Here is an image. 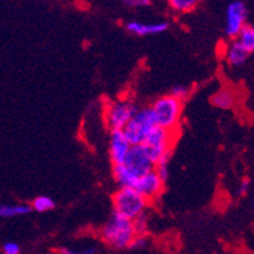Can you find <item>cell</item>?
Returning <instances> with one entry per match:
<instances>
[{"instance_id": "obj_16", "label": "cell", "mask_w": 254, "mask_h": 254, "mask_svg": "<svg viewBox=\"0 0 254 254\" xmlns=\"http://www.w3.org/2000/svg\"><path fill=\"white\" fill-rule=\"evenodd\" d=\"M238 40L251 54L254 52V27L252 25H245L238 35Z\"/></svg>"}, {"instance_id": "obj_6", "label": "cell", "mask_w": 254, "mask_h": 254, "mask_svg": "<svg viewBox=\"0 0 254 254\" xmlns=\"http://www.w3.org/2000/svg\"><path fill=\"white\" fill-rule=\"evenodd\" d=\"M139 111L132 103L128 101H113L105 107V122L111 130H124L130 120Z\"/></svg>"}, {"instance_id": "obj_8", "label": "cell", "mask_w": 254, "mask_h": 254, "mask_svg": "<svg viewBox=\"0 0 254 254\" xmlns=\"http://www.w3.org/2000/svg\"><path fill=\"white\" fill-rule=\"evenodd\" d=\"M128 169H130L132 173L137 175V177H143V175L151 173L152 170H154V161L152 160L148 153L145 152V149L143 148L141 144L139 145H132L127 154L126 160L124 162Z\"/></svg>"}, {"instance_id": "obj_9", "label": "cell", "mask_w": 254, "mask_h": 254, "mask_svg": "<svg viewBox=\"0 0 254 254\" xmlns=\"http://www.w3.org/2000/svg\"><path fill=\"white\" fill-rule=\"evenodd\" d=\"M132 144L126 136L124 130H111V143H109V156L112 165L124 164Z\"/></svg>"}, {"instance_id": "obj_1", "label": "cell", "mask_w": 254, "mask_h": 254, "mask_svg": "<svg viewBox=\"0 0 254 254\" xmlns=\"http://www.w3.org/2000/svg\"><path fill=\"white\" fill-rule=\"evenodd\" d=\"M100 235L104 243L114 251L128 249V245L135 236L132 219L114 210L109 221L101 230Z\"/></svg>"}, {"instance_id": "obj_15", "label": "cell", "mask_w": 254, "mask_h": 254, "mask_svg": "<svg viewBox=\"0 0 254 254\" xmlns=\"http://www.w3.org/2000/svg\"><path fill=\"white\" fill-rule=\"evenodd\" d=\"M33 210L31 205H1L0 206V217L14 218L29 214Z\"/></svg>"}, {"instance_id": "obj_10", "label": "cell", "mask_w": 254, "mask_h": 254, "mask_svg": "<svg viewBox=\"0 0 254 254\" xmlns=\"http://www.w3.org/2000/svg\"><path fill=\"white\" fill-rule=\"evenodd\" d=\"M164 184L165 181L158 175V173L156 170H152L151 173L143 175V177L139 179L137 184L135 186L139 192H140L143 196L148 198L149 201L156 200V198L162 193L164 190Z\"/></svg>"}, {"instance_id": "obj_3", "label": "cell", "mask_w": 254, "mask_h": 254, "mask_svg": "<svg viewBox=\"0 0 254 254\" xmlns=\"http://www.w3.org/2000/svg\"><path fill=\"white\" fill-rule=\"evenodd\" d=\"M152 109L158 126L165 127L167 130H177L178 125L181 122L183 101L173 95H165L154 101Z\"/></svg>"}, {"instance_id": "obj_23", "label": "cell", "mask_w": 254, "mask_h": 254, "mask_svg": "<svg viewBox=\"0 0 254 254\" xmlns=\"http://www.w3.org/2000/svg\"><path fill=\"white\" fill-rule=\"evenodd\" d=\"M1 251L4 254H18L20 253V247L13 241H7L1 248Z\"/></svg>"}, {"instance_id": "obj_5", "label": "cell", "mask_w": 254, "mask_h": 254, "mask_svg": "<svg viewBox=\"0 0 254 254\" xmlns=\"http://www.w3.org/2000/svg\"><path fill=\"white\" fill-rule=\"evenodd\" d=\"M175 135H177L175 130H167L165 127H161L157 125L152 128L151 132L144 139L141 145L148 153V156L154 161V164L157 162L158 158L162 154L170 151Z\"/></svg>"}, {"instance_id": "obj_13", "label": "cell", "mask_w": 254, "mask_h": 254, "mask_svg": "<svg viewBox=\"0 0 254 254\" xmlns=\"http://www.w3.org/2000/svg\"><path fill=\"white\" fill-rule=\"evenodd\" d=\"M249 54L251 52L236 39L227 47V51H226V60H227V63L230 64L231 66H241L243 64H245Z\"/></svg>"}, {"instance_id": "obj_20", "label": "cell", "mask_w": 254, "mask_h": 254, "mask_svg": "<svg viewBox=\"0 0 254 254\" xmlns=\"http://www.w3.org/2000/svg\"><path fill=\"white\" fill-rule=\"evenodd\" d=\"M132 224H134L135 235H145L148 234V217L147 213L144 211L140 215H137L136 218L132 219Z\"/></svg>"}, {"instance_id": "obj_2", "label": "cell", "mask_w": 254, "mask_h": 254, "mask_svg": "<svg viewBox=\"0 0 254 254\" xmlns=\"http://www.w3.org/2000/svg\"><path fill=\"white\" fill-rule=\"evenodd\" d=\"M112 200L114 210L130 219L144 213L149 205V200L134 187H120L114 192Z\"/></svg>"}, {"instance_id": "obj_18", "label": "cell", "mask_w": 254, "mask_h": 254, "mask_svg": "<svg viewBox=\"0 0 254 254\" xmlns=\"http://www.w3.org/2000/svg\"><path fill=\"white\" fill-rule=\"evenodd\" d=\"M31 206H33V210L38 213H46V211L54 210L56 205H55V201L48 196H39L33 201Z\"/></svg>"}, {"instance_id": "obj_27", "label": "cell", "mask_w": 254, "mask_h": 254, "mask_svg": "<svg viewBox=\"0 0 254 254\" xmlns=\"http://www.w3.org/2000/svg\"><path fill=\"white\" fill-rule=\"evenodd\" d=\"M95 251H96V248H90V249H86L83 253L84 254H92V253H95Z\"/></svg>"}, {"instance_id": "obj_4", "label": "cell", "mask_w": 254, "mask_h": 254, "mask_svg": "<svg viewBox=\"0 0 254 254\" xmlns=\"http://www.w3.org/2000/svg\"><path fill=\"white\" fill-rule=\"evenodd\" d=\"M154 126H157V122H156L152 107L143 108L131 118L124 131L132 145H139L143 143L144 139L147 137Z\"/></svg>"}, {"instance_id": "obj_17", "label": "cell", "mask_w": 254, "mask_h": 254, "mask_svg": "<svg viewBox=\"0 0 254 254\" xmlns=\"http://www.w3.org/2000/svg\"><path fill=\"white\" fill-rule=\"evenodd\" d=\"M170 7L179 13H187L196 8L200 0H167Z\"/></svg>"}, {"instance_id": "obj_12", "label": "cell", "mask_w": 254, "mask_h": 254, "mask_svg": "<svg viewBox=\"0 0 254 254\" xmlns=\"http://www.w3.org/2000/svg\"><path fill=\"white\" fill-rule=\"evenodd\" d=\"M113 177L117 182L118 187H134L137 184L140 177H137L135 173L128 169L125 164L113 165Z\"/></svg>"}, {"instance_id": "obj_25", "label": "cell", "mask_w": 254, "mask_h": 254, "mask_svg": "<svg viewBox=\"0 0 254 254\" xmlns=\"http://www.w3.org/2000/svg\"><path fill=\"white\" fill-rule=\"evenodd\" d=\"M249 186H251V181H249L248 178H244V179L240 182V186H239L238 188L239 196H244V194H247L248 190H249Z\"/></svg>"}, {"instance_id": "obj_14", "label": "cell", "mask_w": 254, "mask_h": 254, "mask_svg": "<svg viewBox=\"0 0 254 254\" xmlns=\"http://www.w3.org/2000/svg\"><path fill=\"white\" fill-rule=\"evenodd\" d=\"M210 103L214 105L218 109H223V111H228L231 108H234L235 103H236V97L235 94L228 88H222V90L217 91L210 99Z\"/></svg>"}, {"instance_id": "obj_21", "label": "cell", "mask_w": 254, "mask_h": 254, "mask_svg": "<svg viewBox=\"0 0 254 254\" xmlns=\"http://www.w3.org/2000/svg\"><path fill=\"white\" fill-rule=\"evenodd\" d=\"M148 240L145 235H135L134 239L131 240L130 245H128V249L130 251H141L144 248L147 247Z\"/></svg>"}, {"instance_id": "obj_7", "label": "cell", "mask_w": 254, "mask_h": 254, "mask_svg": "<svg viewBox=\"0 0 254 254\" xmlns=\"http://www.w3.org/2000/svg\"><path fill=\"white\" fill-rule=\"evenodd\" d=\"M248 9L244 1L235 0L228 4L226 9V35L228 38H238L241 29L247 25Z\"/></svg>"}, {"instance_id": "obj_22", "label": "cell", "mask_w": 254, "mask_h": 254, "mask_svg": "<svg viewBox=\"0 0 254 254\" xmlns=\"http://www.w3.org/2000/svg\"><path fill=\"white\" fill-rule=\"evenodd\" d=\"M174 97L179 99L181 101H184L190 96V90L186 86H174L171 90V94Z\"/></svg>"}, {"instance_id": "obj_24", "label": "cell", "mask_w": 254, "mask_h": 254, "mask_svg": "<svg viewBox=\"0 0 254 254\" xmlns=\"http://www.w3.org/2000/svg\"><path fill=\"white\" fill-rule=\"evenodd\" d=\"M122 3L127 7L132 8H141V7H148L151 4V0H122Z\"/></svg>"}, {"instance_id": "obj_26", "label": "cell", "mask_w": 254, "mask_h": 254, "mask_svg": "<svg viewBox=\"0 0 254 254\" xmlns=\"http://www.w3.org/2000/svg\"><path fill=\"white\" fill-rule=\"evenodd\" d=\"M60 253H63V254H71V253H74V252L71 251V249H69V248H60Z\"/></svg>"}, {"instance_id": "obj_19", "label": "cell", "mask_w": 254, "mask_h": 254, "mask_svg": "<svg viewBox=\"0 0 254 254\" xmlns=\"http://www.w3.org/2000/svg\"><path fill=\"white\" fill-rule=\"evenodd\" d=\"M170 157H171V149L170 151H167L166 153H164L158 158V161L156 162V166H154V170L157 171L158 175H160L165 182L167 181V178H169V162H170Z\"/></svg>"}, {"instance_id": "obj_11", "label": "cell", "mask_w": 254, "mask_h": 254, "mask_svg": "<svg viewBox=\"0 0 254 254\" xmlns=\"http://www.w3.org/2000/svg\"><path fill=\"white\" fill-rule=\"evenodd\" d=\"M166 22H154V24H143L139 21H130L126 24V29L135 35H148V34H161L167 30Z\"/></svg>"}]
</instances>
